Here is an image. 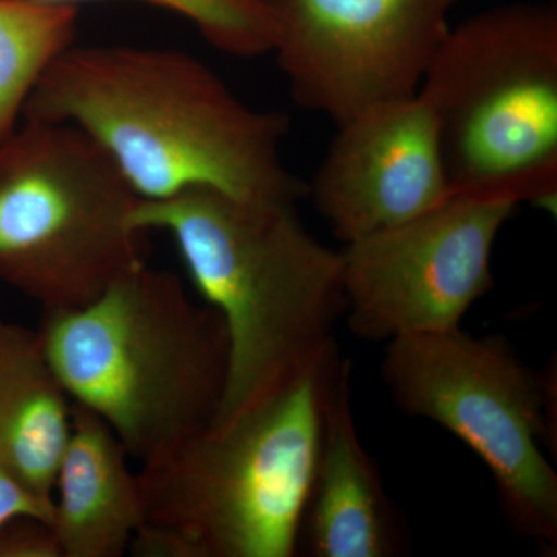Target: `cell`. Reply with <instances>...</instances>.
Returning <instances> with one entry per match:
<instances>
[{"label": "cell", "instance_id": "1", "mask_svg": "<svg viewBox=\"0 0 557 557\" xmlns=\"http://www.w3.org/2000/svg\"><path fill=\"white\" fill-rule=\"evenodd\" d=\"M24 116L78 127L145 201L200 186L296 203L307 197L282 152L288 116L242 101L185 51L73 44Z\"/></svg>", "mask_w": 557, "mask_h": 557}, {"label": "cell", "instance_id": "2", "mask_svg": "<svg viewBox=\"0 0 557 557\" xmlns=\"http://www.w3.org/2000/svg\"><path fill=\"white\" fill-rule=\"evenodd\" d=\"M135 225L174 242L230 343L225 394L212 424L265 405L338 347L346 314L341 249L300 222L296 201L190 188L138 203Z\"/></svg>", "mask_w": 557, "mask_h": 557}, {"label": "cell", "instance_id": "3", "mask_svg": "<svg viewBox=\"0 0 557 557\" xmlns=\"http://www.w3.org/2000/svg\"><path fill=\"white\" fill-rule=\"evenodd\" d=\"M350 364L339 348L299 383L141 463L139 557H293L325 408Z\"/></svg>", "mask_w": 557, "mask_h": 557}, {"label": "cell", "instance_id": "4", "mask_svg": "<svg viewBox=\"0 0 557 557\" xmlns=\"http://www.w3.org/2000/svg\"><path fill=\"white\" fill-rule=\"evenodd\" d=\"M38 332L70 399L104 420L139 465L218 417L225 324L168 271L143 263L86 306L42 311Z\"/></svg>", "mask_w": 557, "mask_h": 557}, {"label": "cell", "instance_id": "5", "mask_svg": "<svg viewBox=\"0 0 557 557\" xmlns=\"http://www.w3.org/2000/svg\"><path fill=\"white\" fill-rule=\"evenodd\" d=\"M418 95L437 120L453 194L555 207V7H498L449 27Z\"/></svg>", "mask_w": 557, "mask_h": 557}, {"label": "cell", "instance_id": "6", "mask_svg": "<svg viewBox=\"0 0 557 557\" xmlns=\"http://www.w3.org/2000/svg\"><path fill=\"white\" fill-rule=\"evenodd\" d=\"M139 197L78 127L25 120L0 143V278L78 309L143 265Z\"/></svg>", "mask_w": 557, "mask_h": 557}, {"label": "cell", "instance_id": "7", "mask_svg": "<svg viewBox=\"0 0 557 557\" xmlns=\"http://www.w3.org/2000/svg\"><path fill=\"white\" fill-rule=\"evenodd\" d=\"M380 372L405 416L446 429L483 461L516 533L555 549L557 472L545 450L555 376L528 368L502 336L461 329L388 341Z\"/></svg>", "mask_w": 557, "mask_h": 557}, {"label": "cell", "instance_id": "8", "mask_svg": "<svg viewBox=\"0 0 557 557\" xmlns=\"http://www.w3.org/2000/svg\"><path fill=\"white\" fill-rule=\"evenodd\" d=\"M516 208L453 194L403 225L344 245L348 330L388 343L461 329L494 288V245Z\"/></svg>", "mask_w": 557, "mask_h": 557}, {"label": "cell", "instance_id": "9", "mask_svg": "<svg viewBox=\"0 0 557 557\" xmlns=\"http://www.w3.org/2000/svg\"><path fill=\"white\" fill-rule=\"evenodd\" d=\"M454 0H277L271 53L299 108L338 126L416 97Z\"/></svg>", "mask_w": 557, "mask_h": 557}, {"label": "cell", "instance_id": "10", "mask_svg": "<svg viewBox=\"0 0 557 557\" xmlns=\"http://www.w3.org/2000/svg\"><path fill=\"white\" fill-rule=\"evenodd\" d=\"M453 196L434 112L416 95L338 124L307 197L344 245L403 225Z\"/></svg>", "mask_w": 557, "mask_h": 557}, {"label": "cell", "instance_id": "11", "mask_svg": "<svg viewBox=\"0 0 557 557\" xmlns=\"http://www.w3.org/2000/svg\"><path fill=\"white\" fill-rule=\"evenodd\" d=\"M408 545L401 515L358 434L348 364L325 408L299 552L311 557H397Z\"/></svg>", "mask_w": 557, "mask_h": 557}, {"label": "cell", "instance_id": "12", "mask_svg": "<svg viewBox=\"0 0 557 557\" xmlns=\"http://www.w3.org/2000/svg\"><path fill=\"white\" fill-rule=\"evenodd\" d=\"M129 460L109 424L73 403L72 429L51 500V527L62 557L129 553L146 519L141 482Z\"/></svg>", "mask_w": 557, "mask_h": 557}, {"label": "cell", "instance_id": "13", "mask_svg": "<svg viewBox=\"0 0 557 557\" xmlns=\"http://www.w3.org/2000/svg\"><path fill=\"white\" fill-rule=\"evenodd\" d=\"M72 409L38 330L0 319V461L50 507Z\"/></svg>", "mask_w": 557, "mask_h": 557}, {"label": "cell", "instance_id": "14", "mask_svg": "<svg viewBox=\"0 0 557 557\" xmlns=\"http://www.w3.org/2000/svg\"><path fill=\"white\" fill-rule=\"evenodd\" d=\"M78 7L0 0V143L17 129L39 81L75 42Z\"/></svg>", "mask_w": 557, "mask_h": 557}, {"label": "cell", "instance_id": "15", "mask_svg": "<svg viewBox=\"0 0 557 557\" xmlns=\"http://www.w3.org/2000/svg\"><path fill=\"white\" fill-rule=\"evenodd\" d=\"M78 7L90 0H38ZM185 17L222 53L236 58L269 54L277 39V14L263 0H138Z\"/></svg>", "mask_w": 557, "mask_h": 557}, {"label": "cell", "instance_id": "16", "mask_svg": "<svg viewBox=\"0 0 557 557\" xmlns=\"http://www.w3.org/2000/svg\"><path fill=\"white\" fill-rule=\"evenodd\" d=\"M0 557H62L49 520L16 516L0 527Z\"/></svg>", "mask_w": 557, "mask_h": 557}, {"label": "cell", "instance_id": "17", "mask_svg": "<svg viewBox=\"0 0 557 557\" xmlns=\"http://www.w3.org/2000/svg\"><path fill=\"white\" fill-rule=\"evenodd\" d=\"M16 516H36L51 523V507L25 490L0 461V527Z\"/></svg>", "mask_w": 557, "mask_h": 557}, {"label": "cell", "instance_id": "18", "mask_svg": "<svg viewBox=\"0 0 557 557\" xmlns=\"http://www.w3.org/2000/svg\"><path fill=\"white\" fill-rule=\"evenodd\" d=\"M263 2L271 3V5H274V3L277 2V0H263Z\"/></svg>", "mask_w": 557, "mask_h": 557}]
</instances>
